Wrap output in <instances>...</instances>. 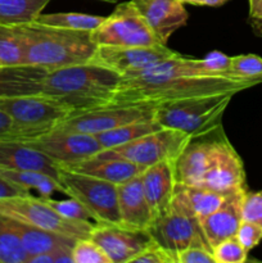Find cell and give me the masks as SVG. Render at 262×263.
I'll use <instances>...</instances> for the list:
<instances>
[{
    "label": "cell",
    "mask_w": 262,
    "mask_h": 263,
    "mask_svg": "<svg viewBox=\"0 0 262 263\" xmlns=\"http://www.w3.org/2000/svg\"><path fill=\"white\" fill-rule=\"evenodd\" d=\"M13 133V122L9 116L0 109V138L10 136Z\"/></svg>",
    "instance_id": "obj_43"
},
{
    "label": "cell",
    "mask_w": 262,
    "mask_h": 263,
    "mask_svg": "<svg viewBox=\"0 0 262 263\" xmlns=\"http://www.w3.org/2000/svg\"><path fill=\"white\" fill-rule=\"evenodd\" d=\"M130 263H177L176 254L171 253L156 241L146 247Z\"/></svg>",
    "instance_id": "obj_38"
},
{
    "label": "cell",
    "mask_w": 262,
    "mask_h": 263,
    "mask_svg": "<svg viewBox=\"0 0 262 263\" xmlns=\"http://www.w3.org/2000/svg\"><path fill=\"white\" fill-rule=\"evenodd\" d=\"M27 258L20 238L8 223L7 216L0 213V263H26Z\"/></svg>",
    "instance_id": "obj_31"
},
{
    "label": "cell",
    "mask_w": 262,
    "mask_h": 263,
    "mask_svg": "<svg viewBox=\"0 0 262 263\" xmlns=\"http://www.w3.org/2000/svg\"><path fill=\"white\" fill-rule=\"evenodd\" d=\"M73 263H112L102 247L92 239H79L72 248Z\"/></svg>",
    "instance_id": "obj_35"
},
{
    "label": "cell",
    "mask_w": 262,
    "mask_h": 263,
    "mask_svg": "<svg viewBox=\"0 0 262 263\" xmlns=\"http://www.w3.org/2000/svg\"><path fill=\"white\" fill-rule=\"evenodd\" d=\"M216 143L217 139L211 141H193V139L190 140L174 161L177 184L199 186L212 161Z\"/></svg>",
    "instance_id": "obj_21"
},
{
    "label": "cell",
    "mask_w": 262,
    "mask_h": 263,
    "mask_svg": "<svg viewBox=\"0 0 262 263\" xmlns=\"http://www.w3.org/2000/svg\"><path fill=\"white\" fill-rule=\"evenodd\" d=\"M235 238L244 247V249L249 252L256 248L259 241L262 240V228L256 223L248 222V221H241L235 234Z\"/></svg>",
    "instance_id": "obj_39"
},
{
    "label": "cell",
    "mask_w": 262,
    "mask_h": 263,
    "mask_svg": "<svg viewBox=\"0 0 262 263\" xmlns=\"http://www.w3.org/2000/svg\"><path fill=\"white\" fill-rule=\"evenodd\" d=\"M46 73V69L31 64L0 67V98L40 94Z\"/></svg>",
    "instance_id": "obj_24"
},
{
    "label": "cell",
    "mask_w": 262,
    "mask_h": 263,
    "mask_svg": "<svg viewBox=\"0 0 262 263\" xmlns=\"http://www.w3.org/2000/svg\"><path fill=\"white\" fill-rule=\"evenodd\" d=\"M7 220L15 235L20 238L28 257L43 253V252L54 251V249L73 248L74 243H76V240L72 238H67L64 235H59V234L28 225V223L8 217V216Z\"/></svg>",
    "instance_id": "obj_25"
},
{
    "label": "cell",
    "mask_w": 262,
    "mask_h": 263,
    "mask_svg": "<svg viewBox=\"0 0 262 263\" xmlns=\"http://www.w3.org/2000/svg\"><path fill=\"white\" fill-rule=\"evenodd\" d=\"M241 221H248L262 228V190H247L241 202Z\"/></svg>",
    "instance_id": "obj_37"
},
{
    "label": "cell",
    "mask_w": 262,
    "mask_h": 263,
    "mask_svg": "<svg viewBox=\"0 0 262 263\" xmlns=\"http://www.w3.org/2000/svg\"><path fill=\"white\" fill-rule=\"evenodd\" d=\"M199 186L221 194L246 187L243 162L225 136L217 139L212 161Z\"/></svg>",
    "instance_id": "obj_15"
},
{
    "label": "cell",
    "mask_w": 262,
    "mask_h": 263,
    "mask_svg": "<svg viewBox=\"0 0 262 263\" xmlns=\"http://www.w3.org/2000/svg\"><path fill=\"white\" fill-rule=\"evenodd\" d=\"M140 177L154 220L169 210L174 197L177 184L174 161H162L152 164L141 172Z\"/></svg>",
    "instance_id": "obj_19"
},
{
    "label": "cell",
    "mask_w": 262,
    "mask_h": 263,
    "mask_svg": "<svg viewBox=\"0 0 262 263\" xmlns=\"http://www.w3.org/2000/svg\"><path fill=\"white\" fill-rule=\"evenodd\" d=\"M59 167L98 177V179L113 182L116 185L123 184V182L139 176L146 168V167L139 166L134 162L127 161L122 157L107 154L103 151L90 158L82 159V161L74 162V163L63 164Z\"/></svg>",
    "instance_id": "obj_18"
},
{
    "label": "cell",
    "mask_w": 262,
    "mask_h": 263,
    "mask_svg": "<svg viewBox=\"0 0 262 263\" xmlns=\"http://www.w3.org/2000/svg\"><path fill=\"white\" fill-rule=\"evenodd\" d=\"M162 128L154 120L138 121L95 135L103 149H112Z\"/></svg>",
    "instance_id": "obj_28"
},
{
    "label": "cell",
    "mask_w": 262,
    "mask_h": 263,
    "mask_svg": "<svg viewBox=\"0 0 262 263\" xmlns=\"http://www.w3.org/2000/svg\"><path fill=\"white\" fill-rule=\"evenodd\" d=\"M229 79L258 85L262 82V58L256 54H240L231 57Z\"/></svg>",
    "instance_id": "obj_30"
},
{
    "label": "cell",
    "mask_w": 262,
    "mask_h": 263,
    "mask_svg": "<svg viewBox=\"0 0 262 263\" xmlns=\"http://www.w3.org/2000/svg\"><path fill=\"white\" fill-rule=\"evenodd\" d=\"M41 152L58 166L90 158L103 151L95 135L53 128L28 140H20Z\"/></svg>",
    "instance_id": "obj_11"
},
{
    "label": "cell",
    "mask_w": 262,
    "mask_h": 263,
    "mask_svg": "<svg viewBox=\"0 0 262 263\" xmlns=\"http://www.w3.org/2000/svg\"><path fill=\"white\" fill-rule=\"evenodd\" d=\"M234 95L229 92L162 103L154 107V121L161 127L180 130L192 139L200 138L221 127V118Z\"/></svg>",
    "instance_id": "obj_4"
},
{
    "label": "cell",
    "mask_w": 262,
    "mask_h": 263,
    "mask_svg": "<svg viewBox=\"0 0 262 263\" xmlns=\"http://www.w3.org/2000/svg\"><path fill=\"white\" fill-rule=\"evenodd\" d=\"M230 61L231 57L226 55L222 51L213 50L202 59L192 58V67L197 76H217L229 79Z\"/></svg>",
    "instance_id": "obj_33"
},
{
    "label": "cell",
    "mask_w": 262,
    "mask_h": 263,
    "mask_svg": "<svg viewBox=\"0 0 262 263\" xmlns=\"http://www.w3.org/2000/svg\"><path fill=\"white\" fill-rule=\"evenodd\" d=\"M90 239L102 247L112 263H130L134 257L153 243L148 230L123 223H95Z\"/></svg>",
    "instance_id": "obj_14"
},
{
    "label": "cell",
    "mask_w": 262,
    "mask_h": 263,
    "mask_svg": "<svg viewBox=\"0 0 262 263\" xmlns=\"http://www.w3.org/2000/svg\"><path fill=\"white\" fill-rule=\"evenodd\" d=\"M159 43L166 45L170 36L186 23L188 12L180 0H130Z\"/></svg>",
    "instance_id": "obj_16"
},
{
    "label": "cell",
    "mask_w": 262,
    "mask_h": 263,
    "mask_svg": "<svg viewBox=\"0 0 262 263\" xmlns=\"http://www.w3.org/2000/svg\"><path fill=\"white\" fill-rule=\"evenodd\" d=\"M0 213L74 240L90 238L95 225L92 222L62 217L40 197H33L31 194L0 198Z\"/></svg>",
    "instance_id": "obj_7"
},
{
    "label": "cell",
    "mask_w": 262,
    "mask_h": 263,
    "mask_svg": "<svg viewBox=\"0 0 262 263\" xmlns=\"http://www.w3.org/2000/svg\"><path fill=\"white\" fill-rule=\"evenodd\" d=\"M120 81L117 72L86 62L49 71L43 80L41 94L68 105L76 115L109 104Z\"/></svg>",
    "instance_id": "obj_3"
},
{
    "label": "cell",
    "mask_w": 262,
    "mask_h": 263,
    "mask_svg": "<svg viewBox=\"0 0 262 263\" xmlns=\"http://www.w3.org/2000/svg\"><path fill=\"white\" fill-rule=\"evenodd\" d=\"M0 67H3V64H2V63H0Z\"/></svg>",
    "instance_id": "obj_46"
},
{
    "label": "cell",
    "mask_w": 262,
    "mask_h": 263,
    "mask_svg": "<svg viewBox=\"0 0 262 263\" xmlns=\"http://www.w3.org/2000/svg\"><path fill=\"white\" fill-rule=\"evenodd\" d=\"M148 233L157 244L174 254L190 247H205L211 249L203 235L199 221L171 208L152 221Z\"/></svg>",
    "instance_id": "obj_12"
},
{
    "label": "cell",
    "mask_w": 262,
    "mask_h": 263,
    "mask_svg": "<svg viewBox=\"0 0 262 263\" xmlns=\"http://www.w3.org/2000/svg\"><path fill=\"white\" fill-rule=\"evenodd\" d=\"M179 55V53L162 44L151 46L98 45L91 62L125 76Z\"/></svg>",
    "instance_id": "obj_13"
},
{
    "label": "cell",
    "mask_w": 262,
    "mask_h": 263,
    "mask_svg": "<svg viewBox=\"0 0 262 263\" xmlns=\"http://www.w3.org/2000/svg\"><path fill=\"white\" fill-rule=\"evenodd\" d=\"M0 63L3 66L25 64L22 41L14 26L0 25Z\"/></svg>",
    "instance_id": "obj_32"
},
{
    "label": "cell",
    "mask_w": 262,
    "mask_h": 263,
    "mask_svg": "<svg viewBox=\"0 0 262 263\" xmlns=\"http://www.w3.org/2000/svg\"><path fill=\"white\" fill-rule=\"evenodd\" d=\"M225 195L205 187L176 184L170 208L181 215L200 220L215 212L223 202Z\"/></svg>",
    "instance_id": "obj_23"
},
{
    "label": "cell",
    "mask_w": 262,
    "mask_h": 263,
    "mask_svg": "<svg viewBox=\"0 0 262 263\" xmlns=\"http://www.w3.org/2000/svg\"><path fill=\"white\" fill-rule=\"evenodd\" d=\"M246 192L247 187H241L229 193L215 212L198 220L211 251L225 239L235 236L241 222V202Z\"/></svg>",
    "instance_id": "obj_17"
},
{
    "label": "cell",
    "mask_w": 262,
    "mask_h": 263,
    "mask_svg": "<svg viewBox=\"0 0 262 263\" xmlns=\"http://www.w3.org/2000/svg\"><path fill=\"white\" fill-rule=\"evenodd\" d=\"M248 253L235 236L225 239L212 249L215 263H243L248 258Z\"/></svg>",
    "instance_id": "obj_36"
},
{
    "label": "cell",
    "mask_w": 262,
    "mask_h": 263,
    "mask_svg": "<svg viewBox=\"0 0 262 263\" xmlns=\"http://www.w3.org/2000/svg\"><path fill=\"white\" fill-rule=\"evenodd\" d=\"M177 263H215L212 251L205 247H190L176 254Z\"/></svg>",
    "instance_id": "obj_40"
},
{
    "label": "cell",
    "mask_w": 262,
    "mask_h": 263,
    "mask_svg": "<svg viewBox=\"0 0 262 263\" xmlns=\"http://www.w3.org/2000/svg\"><path fill=\"white\" fill-rule=\"evenodd\" d=\"M190 140L192 138L182 131L162 127L123 145L103 149V152L149 167L162 161H175Z\"/></svg>",
    "instance_id": "obj_9"
},
{
    "label": "cell",
    "mask_w": 262,
    "mask_h": 263,
    "mask_svg": "<svg viewBox=\"0 0 262 263\" xmlns=\"http://www.w3.org/2000/svg\"><path fill=\"white\" fill-rule=\"evenodd\" d=\"M27 194H30V192L15 186V185H13L12 182L5 180L4 177L0 175V198L21 197V195H27Z\"/></svg>",
    "instance_id": "obj_42"
},
{
    "label": "cell",
    "mask_w": 262,
    "mask_h": 263,
    "mask_svg": "<svg viewBox=\"0 0 262 263\" xmlns=\"http://www.w3.org/2000/svg\"><path fill=\"white\" fill-rule=\"evenodd\" d=\"M58 181L64 194L77 199L89 210L95 223L121 222L116 184L62 167H59Z\"/></svg>",
    "instance_id": "obj_6"
},
{
    "label": "cell",
    "mask_w": 262,
    "mask_h": 263,
    "mask_svg": "<svg viewBox=\"0 0 262 263\" xmlns=\"http://www.w3.org/2000/svg\"><path fill=\"white\" fill-rule=\"evenodd\" d=\"M254 85L228 77L194 76L189 58L180 54L141 71L121 76L109 104L156 105L188 98L236 94Z\"/></svg>",
    "instance_id": "obj_1"
},
{
    "label": "cell",
    "mask_w": 262,
    "mask_h": 263,
    "mask_svg": "<svg viewBox=\"0 0 262 263\" xmlns=\"http://www.w3.org/2000/svg\"><path fill=\"white\" fill-rule=\"evenodd\" d=\"M121 223L134 229L148 230L153 221L140 175L117 185Z\"/></svg>",
    "instance_id": "obj_22"
},
{
    "label": "cell",
    "mask_w": 262,
    "mask_h": 263,
    "mask_svg": "<svg viewBox=\"0 0 262 263\" xmlns=\"http://www.w3.org/2000/svg\"><path fill=\"white\" fill-rule=\"evenodd\" d=\"M91 39L97 45H161L153 31L149 28L131 2L117 5L112 14L105 17L104 21L91 31Z\"/></svg>",
    "instance_id": "obj_8"
},
{
    "label": "cell",
    "mask_w": 262,
    "mask_h": 263,
    "mask_svg": "<svg viewBox=\"0 0 262 263\" xmlns=\"http://www.w3.org/2000/svg\"><path fill=\"white\" fill-rule=\"evenodd\" d=\"M154 109L156 108L151 105L107 104L76 113L54 128L98 135L138 121L154 120Z\"/></svg>",
    "instance_id": "obj_10"
},
{
    "label": "cell",
    "mask_w": 262,
    "mask_h": 263,
    "mask_svg": "<svg viewBox=\"0 0 262 263\" xmlns=\"http://www.w3.org/2000/svg\"><path fill=\"white\" fill-rule=\"evenodd\" d=\"M99 2H105V3H116L117 0H99Z\"/></svg>",
    "instance_id": "obj_45"
},
{
    "label": "cell",
    "mask_w": 262,
    "mask_h": 263,
    "mask_svg": "<svg viewBox=\"0 0 262 263\" xmlns=\"http://www.w3.org/2000/svg\"><path fill=\"white\" fill-rule=\"evenodd\" d=\"M40 198L62 217L73 221H85V222L94 221L89 210L74 198L68 197V199H53L51 197Z\"/></svg>",
    "instance_id": "obj_34"
},
{
    "label": "cell",
    "mask_w": 262,
    "mask_h": 263,
    "mask_svg": "<svg viewBox=\"0 0 262 263\" xmlns=\"http://www.w3.org/2000/svg\"><path fill=\"white\" fill-rule=\"evenodd\" d=\"M0 175L21 189L27 190V192L35 189L36 192H39L40 197H51L57 192L63 193V187L59 184L58 180L43 172L0 168Z\"/></svg>",
    "instance_id": "obj_26"
},
{
    "label": "cell",
    "mask_w": 262,
    "mask_h": 263,
    "mask_svg": "<svg viewBox=\"0 0 262 263\" xmlns=\"http://www.w3.org/2000/svg\"><path fill=\"white\" fill-rule=\"evenodd\" d=\"M249 2V23L256 32L262 37V0H248Z\"/></svg>",
    "instance_id": "obj_41"
},
{
    "label": "cell",
    "mask_w": 262,
    "mask_h": 263,
    "mask_svg": "<svg viewBox=\"0 0 262 263\" xmlns=\"http://www.w3.org/2000/svg\"><path fill=\"white\" fill-rule=\"evenodd\" d=\"M50 0H0V25L18 26L36 20Z\"/></svg>",
    "instance_id": "obj_27"
},
{
    "label": "cell",
    "mask_w": 262,
    "mask_h": 263,
    "mask_svg": "<svg viewBox=\"0 0 262 263\" xmlns=\"http://www.w3.org/2000/svg\"><path fill=\"white\" fill-rule=\"evenodd\" d=\"M102 15L85 14V13H50V14H40L36 17L35 22L41 25L53 26V27L67 28L76 31H92L104 21Z\"/></svg>",
    "instance_id": "obj_29"
},
{
    "label": "cell",
    "mask_w": 262,
    "mask_h": 263,
    "mask_svg": "<svg viewBox=\"0 0 262 263\" xmlns=\"http://www.w3.org/2000/svg\"><path fill=\"white\" fill-rule=\"evenodd\" d=\"M0 168L39 171L57 180L59 175L55 162L23 141L10 138H0Z\"/></svg>",
    "instance_id": "obj_20"
},
{
    "label": "cell",
    "mask_w": 262,
    "mask_h": 263,
    "mask_svg": "<svg viewBox=\"0 0 262 263\" xmlns=\"http://www.w3.org/2000/svg\"><path fill=\"white\" fill-rule=\"evenodd\" d=\"M0 109L13 122V133L5 138L28 140L53 130L74 110L54 98L44 94L0 98Z\"/></svg>",
    "instance_id": "obj_5"
},
{
    "label": "cell",
    "mask_w": 262,
    "mask_h": 263,
    "mask_svg": "<svg viewBox=\"0 0 262 263\" xmlns=\"http://www.w3.org/2000/svg\"><path fill=\"white\" fill-rule=\"evenodd\" d=\"M184 4L199 5V7H220L225 4L228 0H180Z\"/></svg>",
    "instance_id": "obj_44"
},
{
    "label": "cell",
    "mask_w": 262,
    "mask_h": 263,
    "mask_svg": "<svg viewBox=\"0 0 262 263\" xmlns=\"http://www.w3.org/2000/svg\"><path fill=\"white\" fill-rule=\"evenodd\" d=\"M22 41L25 64L46 71L91 62L98 45L91 31H76L28 22L14 26Z\"/></svg>",
    "instance_id": "obj_2"
}]
</instances>
